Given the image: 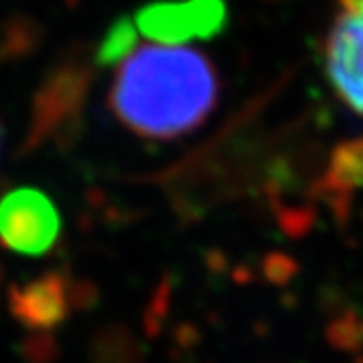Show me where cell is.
<instances>
[{"mask_svg":"<svg viewBox=\"0 0 363 363\" xmlns=\"http://www.w3.org/2000/svg\"><path fill=\"white\" fill-rule=\"evenodd\" d=\"M213 62L193 48L143 46L118 66L110 106L136 136L169 140L191 134L217 106Z\"/></svg>","mask_w":363,"mask_h":363,"instance_id":"1","label":"cell"},{"mask_svg":"<svg viewBox=\"0 0 363 363\" xmlns=\"http://www.w3.org/2000/svg\"><path fill=\"white\" fill-rule=\"evenodd\" d=\"M62 219L57 206L38 189H13L0 199V243L5 247L42 256L60 239Z\"/></svg>","mask_w":363,"mask_h":363,"instance_id":"2","label":"cell"},{"mask_svg":"<svg viewBox=\"0 0 363 363\" xmlns=\"http://www.w3.org/2000/svg\"><path fill=\"white\" fill-rule=\"evenodd\" d=\"M324 42V70L335 94L363 116V0H342Z\"/></svg>","mask_w":363,"mask_h":363,"instance_id":"3","label":"cell"},{"mask_svg":"<svg viewBox=\"0 0 363 363\" xmlns=\"http://www.w3.org/2000/svg\"><path fill=\"white\" fill-rule=\"evenodd\" d=\"M228 24V5L223 0H160L140 7L134 27L164 44L217 38Z\"/></svg>","mask_w":363,"mask_h":363,"instance_id":"4","label":"cell"},{"mask_svg":"<svg viewBox=\"0 0 363 363\" xmlns=\"http://www.w3.org/2000/svg\"><path fill=\"white\" fill-rule=\"evenodd\" d=\"M13 313L29 326H50L57 324L64 315L62 282L57 278H46L11 296Z\"/></svg>","mask_w":363,"mask_h":363,"instance_id":"5","label":"cell"},{"mask_svg":"<svg viewBox=\"0 0 363 363\" xmlns=\"http://www.w3.org/2000/svg\"><path fill=\"white\" fill-rule=\"evenodd\" d=\"M136 44V27L129 18L116 20L110 31L103 35L99 48H96V64L99 66H114L121 64Z\"/></svg>","mask_w":363,"mask_h":363,"instance_id":"6","label":"cell"},{"mask_svg":"<svg viewBox=\"0 0 363 363\" xmlns=\"http://www.w3.org/2000/svg\"><path fill=\"white\" fill-rule=\"evenodd\" d=\"M0 147H3V127H0Z\"/></svg>","mask_w":363,"mask_h":363,"instance_id":"7","label":"cell"}]
</instances>
